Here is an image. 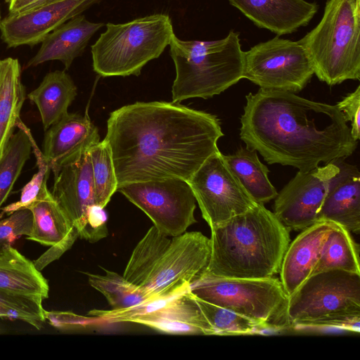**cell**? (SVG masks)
Segmentation results:
<instances>
[{"label":"cell","instance_id":"cell-1","mask_svg":"<svg viewBox=\"0 0 360 360\" xmlns=\"http://www.w3.org/2000/svg\"><path fill=\"white\" fill-rule=\"evenodd\" d=\"M218 117L179 103L136 102L110 114L104 139L110 147L117 186L180 178L188 180L219 151Z\"/></svg>","mask_w":360,"mask_h":360},{"label":"cell","instance_id":"cell-2","mask_svg":"<svg viewBox=\"0 0 360 360\" xmlns=\"http://www.w3.org/2000/svg\"><path fill=\"white\" fill-rule=\"evenodd\" d=\"M240 138L270 165L308 172L351 155L357 147L336 105L260 88L246 96Z\"/></svg>","mask_w":360,"mask_h":360},{"label":"cell","instance_id":"cell-3","mask_svg":"<svg viewBox=\"0 0 360 360\" xmlns=\"http://www.w3.org/2000/svg\"><path fill=\"white\" fill-rule=\"evenodd\" d=\"M205 271L229 278H264L279 273L290 244L289 230L264 204L211 229Z\"/></svg>","mask_w":360,"mask_h":360},{"label":"cell","instance_id":"cell-4","mask_svg":"<svg viewBox=\"0 0 360 360\" xmlns=\"http://www.w3.org/2000/svg\"><path fill=\"white\" fill-rule=\"evenodd\" d=\"M169 46L176 70L174 103L212 98L243 78L245 51L238 32L231 30L224 38L211 41H184L174 34Z\"/></svg>","mask_w":360,"mask_h":360},{"label":"cell","instance_id":"cell-5","mask_svg":"<svg viewBox=\"0 0 360 360\" xmlns=\"http://www.w3.org/2000/svg\"><path fill=\"white\" fill-rule=\"evenodd\" d=\"M287 316L297 330L359 333L360 274L333 269L311 275L288 296Z\"/></svg>","mask_w":360,"mask_h":360},{"label":"cell","instance_id":"cell-6","mask_svg":"<svg viewBox=\"0 0 360 360\" xmlns=\"http://www.w3.org/2000/svg\"><path fill=\"white\" fill-rule=\"evenodd\" d=\"M360 0H327L319 22L298 41L330 86L360 78Z\"/></svg>","mask_w":360,"mask_h":360},{"label":"cell","instance_id":"cell-7","mask_svg":"<svg viewBox=\"0 0 360 360\" xmlns=\"http://www.w3.org/2000/svg\"><path fill=\"white\" fill-rule=\"evenodd\" d=\"M174 34L169 16L162 13L108 22L91 46L94 70L102 77L138 76L147 63L162 54Z\"/></svg>","mask_w":360,"mask_h":360},{"label":"cell","instance_id":"cell-8","mask_svg":"<svg viewBox=\"0 0 360 360\" xmlns=\"http://www.w3.org/2000/svg\"><path fill=\"white\" fill-rule=\"evenodd\" d=\"M197 297L249 318L278 331L290 327L287 316L288 296L279 279L229 278L205 271L190 283Z\"/></svg>","mask_w":360,"mask_h":360},{"label":"cell","instance_id":"cell-9","mask_svg":"<svg viewBox=\"0 0 360 360\" xmlns=\"http://www.w3.org/2000/svg\"><path fill=\"white\" fill-rule=\"evenodd\" d=\"M314 74L310 58L298 41L276 36L245 51L243 78L262 89L298 92Z\"/></svg>","mask_w":360,"mask_h":360},{"label":"cell","instance_id":"cell-10","mask_svg":"<svg viewBox=\"0 0 360 360\" xmlns=\"http://www.w3.org/2000/svg\"><path fill=\"white\" fill-rule=\"evenodd\" d=\"M117 191L141 210L167 236H179L196 223V200L183 179L129 183L117 186Z\"/></svg>","mask_w":360,"mask_h":360},{"label":"cell","instance_id":"cell-11","mask_svg":"<svg viewBox=\"0 0 360 360\" xmlns=\"http://www.w3.org/2000/svg\"><path fill=\"white\" fill-rule=\"evenodd\" d=\"M187 182L210 229L257 203L229 168L219 150L210 155Z\"/></svg>","mask_w":360,"mask_h":360},{"label":"cell","instance_id":"cell-12","mask_svg":"<svg viewBox=\"0 0 360 360\" xmlns=\"http://www.w3.org/2000/svg\"><path fill=\"white\" fill-rule=\"evenodd\" d=\"M210 240L199 231L172 237L143 289L152 296H166L190 285L207 268Z\"/></svg>","mask_w":360,"mask_h":360},{"label":"cell","instance_id":"cell-13","mask_svg":"<svg viewBox=\"0 0 360 360\" xmlns=\"http://www.w3.org/2000/svg\"><path fill=\"white\" fill-rule=\"evenodd\" d=\"M336 160L308 172L299 171L274 198L273 213L290 230H303L317 214L333 179L339 172Z\"/></svg>","mask_w":360,"mask_h":360},{"label":"cell","instance_id":"cell-14","mask_svg":"<svg viewBox=\"0 0 360 360\" xmlns=\"http://www.w3.org/2000/svg\"><path fill=\"white\" fill-rule=\"evenodd\" d=\"M101 0H60L8 14L0 21L1 38L9 48L34 46L55 29Z\"/></svg>","mask_w":360,"mask_h":360},{"label":"cell","instance_id":"cell-15","mask_svg":"<svg viewBox=\"0 0 360 360\" xmlns=\"http://www.w3.org/2000/svg\"><path fill=\"white\" fill-rule=\"evenodd\" d=\"M52 172L51 193L83 238L90 209L96 205L89 149L66 160Z\"/></svg>","mask_w":360,"mask_h":360},{"label":"cell","instance_id":"cell-16","mask_svg":"<svg viewBox=\"0 0 360 360\" xmlns=\"http://www.w3.org/2000/svg\"><path fill=\"white\" fill-rule=\"evenodd\" d=\"M130 322L169 334L215 335L191 292L190 285L159 297L153 308Z\"/></svg>","mask_w":360,"mask_h":360},{"label":"cell","instance_id":"cell-17","mask_svg":"<svg viewBox=\"0 0 360 360\" xmlns=\"http://www.w3.org/2000/svg\"><path fill=\"white\" fill-rule=\"evenodd\" d=\"M257 27L277 36L292 34L307 25L319 10L306 0H228Z\"/></svg>","mask_w":360,"mask_h":360},{"label":"cell","instance_id":"cell-18","mask_svg":"<svg viewBox=\"0 0 360 360\" xmlns=\"http://www.w3.org/2000/svg\"><path fill=\"white\" fill-rule=\"evenodd\" d=\"M343 160H336L340 171L330 183L316 222L330 221L359 233L360 173L355 165Z\"/></svg>","mask_w":360,"mask_h":360},{"label":"cell","instance_id":"cell-19","mask_svg":"<svg viewBox=\"0 0 360 360\" xmlns=\"http://www.w3.org/2000/svg\"><path fill=\"white\" fill-rule=\"evenodd\" d=\"M98 142V129L86 113L68 112L46 130L42 152L53 171L66 160Z\"/></svg>","mask_w":360,"mask_h":360},{"label":"cell","instance_id":"cell-20","mask_svg":"<svg viewBox=\"0 0 360 360\" xmlns=\"http://www.w3.org/2000/svg\"><path fill=\"white\" fill-rule=\"evenodd\" d=\"M332 224L330 221H317L303 229L289 244L279 271L280 281L288 296L311 276Z\"/></svg>","mask_w":360,"mask_h":360},{"label":"cell","instance_id":"cell-21","mask_svg":"<svg viewBox=\"0 0 360 360\" xmlns=\"http://www.w3.org/2000/svg\"><path fill=\"white\" fill-rule=\"evenodd\" d=\"M103 25L102 22H90L81 14L75 16L44 38L39 50L28 61L26 68L57 60L68 69L73 60L83 53L91 37Z\"/></svg>","mask_w":360,"mask_h":360},{"label":"cell","instance_id":"cell-22","mask_svg":"<svg viewBox=\"0 0 360 360\" xmlns=\"http://www.w3.org/2000/svg\"><path fill=\"white\" fill-rule=\"evenodd\" d=\"M0 290L44 300L49 285L32 261L6 244L0 246Z\"/></svg>","mask_w":360,"mask_h":360},{"label":"cell","instance_id":"cell-23","mask_svg":"<svg viewBox=\"0 0 360 360\" xmlns=\"http://www.w3.org/2000/svg\"><path fill=\"white\" fill-rule=\"evenodd\" d=\"M77 96V86L64 70L47 73L39 86L27 94L36 105L44 130L60 120Z\"/></svg>","mask_w":360,"mask_h":360},{"label":"cell","instance_id":"cell-24","mask_svg":"<svg viewBox=\"0 0 360 360\" xmlns=\"http://www.w3.org/2000/svg\"><path fill=\"white\" fill-rule=\"evenodd\" d=\"M25 99L18 60L11 57L0 59V157L20 120Z\"/></svg>","mask_w":360,"mask_h":360},{"label":"cell","instance_id":"cell-25","mask_svg":"<svg viewBox=\"0 0 360 360\" xmlns=\"http://www.w3.org/2000/svg\"><path fill=\"white\" fill-rule=\"evenodd\" d=\"M32 227L26 239L52 246L63 240L74 227L44 183L37 199L27 208Z\"/></svg>","mask_w":360,"mask_h":360},{"label":"cell","instance_id":"cell-26","mask_svg":"<svg viewBox=\"0 0 360 360\" xmlns=\"http://www.w3.org/2000/svg\"><path fill=\"white\" fill-rule=\"evenodd\" d=\"M224 160L245 190L257 203L274 199L278 193L269 179V170L257 156L255 150L240 147Z\"/></svg>","mask_w":360,"mask_h":360},{"label":"cell","instance_id":"cell-27","mask_svg":"<svg viewBox=\"0 0 360 360\" xmlns=\"http://www.w3.org/2000/svg\"><path fill=\"white\" fill-rule=\"evenodd\" d=\"M359 252V245L349 231L333 223L311 275L333 269L360 274Z\"/></svg>","mask_w":360,"mask_h":360},{"label":"cell","instance_id":"cell-28","mask_svg":"<svg viewBox=\"0 0 360 360\" xmlns=\"http://www.w3.org/2000/svg\"><path fill=\"white\" fill-rule=\"evenodd\" d=\"M170 241L154 226L150 227L134 249L122 276L143 289Z\"/></svg>","mask_w":360,"mask_h":360},{"label":"cell","instance_id":"cell-29","mask_svg":"<svg viewBox=\"0 0 360 360\" xmlns=\"http://www.w3.org/2000/svg\"><path fill=\"white\" fill-rule=\"evenodd\" d=\"M0 157V210L10 195L32 151L31 131L21 119Z\"/></svg>","mask_w":360,"mask_h":360},{"label":"cell","instance_id":"cell-30","mask_svg":"<svg viewBox=\"0 0 360 360\" xmlns=\"http://www.w3.org/2000/svg\"><path fill=\"white\" fill-rule=\"evenodd\" d=\"M104 270L103 275L86 274L89 283L105 296L112 309L132 307L159 297L149 295L115 271Z\"/></svg>","mask_w":360,"mask_h":360},{"label":"cell","instance_id":"cell-31","mask_svg":"<svg viewBox=\"0 0 360 360\" xmlns=\"http://www.w3.org/2000/svg\"><path fill=\"white\" fill-rule=\"evenodd\" d=\"M194 298L215 335H250L271 331L265 326L243 315L195 295Z\"/></svg>","mask_w":360,"mask_h":360},{"label":"cell","instance_id":"cell-32","mask_svg":"<svg viewBox=\"0 0 360 360\" xmlns=\"http://www.w3.org/2000/svg\"><path fill=\"white\" fill-rule=\"evenodd\" d=\"M96 205L105 208L117 188L112 152L103 139L89 149Z\"/></svg>","mask_w":360,"mask_h":360},{"label":"cell","instance_id":"cell-33","mask_svg":"<svg viewBox=\"0 0 360 360\" xmlns=\"http://www.w3.org/2000/svg\"><path fill=\"white\" fill-rule=\"evenodd\" d=\"M42 303L41 299L0 290V318L20 321L39 330L46 322Z\"/></svg>","mask_w":360,"mask_h":360},{"label":"cell","instance_id":"cell-34","mask_svg":"<svg viewBox=\"0 0 360 360\" xmlns=\"http://www.w3.org/2000/svg\"><path fill=\"white\" fill-rule=\"evenodd\" d=\"M30 140L38 172L22 188L19 200L1 208L0 217L4 214L9 215L17 210L27 209L37 199L44 184L47 182L51 172L49 163L42 150L39 148L32 133L30 134Z\"/></svg>","mask_w":360,"mask_h":360},{"label":"cell","instance_id":"cell-35","mask_svg":"<svg viewBox=\"0 0 360 360\" xmlns=\"http://www.w3.org/2000/svg\"><path fill=\"white\" fill-rule=\"evenodd\" d=\"M32 227V214L28 209L17 210L0 219V246L12 245L21 236H28Z\"/></svg>","mask_w":360,"mask_h":360},{"label":"cell","instance_id":"cell-36","mask_svg":"<svg viewBox=\"0 0 360 360\" xmlns=\"http://www.w3.org/2000/svg\"><path fill=\"white\" fill-rule=\"evenodd\" d=\"M45 319L52 327L60 331L75 330L93 323V318L84 317L70 311H46Z\"/></svg>","mask_w":360,"mask_h":360},{"label":"cell","instance_id":"cell-37","mask_svg":"<svg viewBox=\"0 0 360 360\" xmlns=\"http://www.w3.org/2000/svg\"><path fill=\"white\" fill-rule=\"evenodd\" d=\"M336 105L343 114L347 122H351V135L357 141L360 137V86L339 101Z\"/></svg>","mask_w":360,"mask_h":360},{"label":"cell","instance_id":"cell-38","mask_svg":"<svg viewBox=\"0 0 360 360\" xmlns=\"http://www.w3.org/2000/svg\"><path fill=\"white\" fill-rule=\"evenodd\" d=\"M79 237L77 230L73 227L69 234L60 242L50 246L38 259L33 261L35 266L39 271L43 270L50 263L58 259L62 255L69 250Z\"/></svg>","mask_w":360,"mask_h":360},{"label":"cell","instance_id":"cell-39","mask_svg":"<svg viewBox=\"0 0 360 360\" xmlns=\"http://www.w3.org/2000/svg\"><path fill=\"white\" fill-rule=\"evenodd\" d=\"M46 0H6L9 14L22 13L41 5Z\"/></svg>","mask_w":360,"mask_h":360},{"label":"cell","instance_id":"cell-40","mask_svg":"<svg viewBox=\"0 0 360 360\" xmlns=\"http://www.w3.org/2000/svg\"><path fill=\"white\" fill-rule=\"evenodd\" d=\"M57 1H60V0H46L41 5L46 4ZM41 5H39V6H41Z\"/></svg>","mask_w":360,"mask_h":360},{"label":"cell","instance_id":"cell-41","mask_svg":"<svg viewBox=\"0 0 360 360\" xmlns=\"http://www.w3.org/2000/svg\"><path fill=\"white\" fill-rule=\"evenodd\" d=\"M0 21H1V15H0Z\"/></svg>","mask_w":360,"mask_h":360}]
</instances>
